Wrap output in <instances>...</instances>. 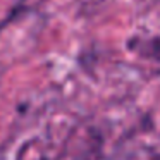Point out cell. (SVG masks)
<instances>
[{
    "mask_svg": "<svg viewBox=\"0 0 160 160\" xmlns=\"http://www.w3.org/2000/svg\"><path fill=\"white\" fill-rule=\"evenodd\" d=\"M139 55H143L145 59L155 60L160 64V38H152L146 42H138V45L132 47Z\"/></svg>",
    "mask_w": 160,
    "mask_h": 160,
    "instance_id": "cell-1",
    "label": "cell"
}]
</instances>
